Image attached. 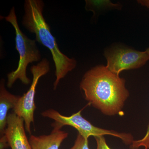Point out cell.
<instances>
[{"mask_svg": "<svg viewBox=\"0 0 149 149\" xmlns=\"http://www.w3.org/2000/svg\"><path fill=\"white\" fill-rule=\"evenodd\" d=\"M86 101L108 116L123 114L129 96L125 80L104 65H97L85 72L80 85Z\"/></svg>", "mask_w": 149, "mask_h": 149, "instance_id": "6da1fadb", "label": "cell"}, {"mask_svg": "<svg viewBox=\"0 0 149 149\" xmlns=\"http://www.w3.org/2000/svg\"><path fill=\"white\" fill-rule=\"evenodd\" d=\"M44 7L45 4L42 0L25 1L21 22L25 29L35 34L37 42L50 51L55 67L56 80L54 83L55 90L60 80L75 68L77 61L68 57L59 49L55 37L43 15Z\"/></svg>", "mask_w": 149, "mask_h": 149, "instance_id": "7a4b0ae2", "label": "cell"}, {"mask_svg": "<svg viewBox=\"0 0 149 149\" xmlns=\"http://www.w3.org/2000/svg\"><path fill=\"white\" fill-rule=\"evenodd\" d=\"M5 19L13 26L15 31L16 49L19 54V61L17 68L7 75V86L10 88L17 80H19L24 85H29L31 80L27 77V68L29 63L39 62L42 55L35 40L29 39L21 31L19 25L15 8L13 7Z\"/></svg>", "mask_w": 149, "mask_h": 149, "instance_id": "3957f363", "label": "cell"}, {"mask_svg": "<svg viewBox=\"0 0 149 149\" xmlns=\"http://www.w3.org/2000/svg\"><path fill=\"white\" fill-rule=\"evenodd\" d=\"M82 110L70 116L61 114L56 110L50 109L43 111L41 115L43 117L52 119L56 125L62 128L65 125H69L75 128L78 133L85 139H88L91 136L94 137L106 136H114L120 139L126 145L132 144L134 141L131 133L119 132L114 130H108L96 127L83 117Z\"/></svg>", "mask_w": 149, "mask_h": 149, "instance_id": "277c9868", "label": "cell"}, {"mask_svg": "<svg viewBox=\"0 0 149 149\" xmlns=\"http://www.w3.org/2000/svg\"><path fill=\"white\" fill-rule=\"evenodd\" d=\"M49 71V62L46 58L31 67L30 71L33 76L32 84L28 91L20 96L13 109L14 113L24 119L25 130L30 134L31 123L34 122V113L36 108L35 99L37 83L40 77Z\"/></svg>", "mask_w": 149, "mask_h": 149, "instance_id": "5b68a950", "label": "cell"}, {"mask_svg": "<svg viewBox=\"0 0 149 149\" xmlns=\"http://www.w3.org/2000/svg\"><path fill=\"white\" fill-rule=\"evenodd\" d=\"M106 65L110 71L119 75L123 70L140 68L149 60L146 51L141 52L131 48L116 46L104 52Z\"/></svg>", "mask_w": 149, "mask_h": 149, "instance_id": "8992f818", "label": "cell"}, {"mask_svg": "<svg viewBox=\"0 0 149 149\" xmlns=\"http://www.w3.org/2000/svg\"><path fill=\"white\" fill-rule=\"evenodd\" d=\"M25 129L23 118L14 112L9 113L5 135L11 149H32Z\"/></svg>", "mask_w": 149, "mask_h": 149, "instance_id": "52a82bcc", "label": "cell"}, {"mask_svg": "<svg viewBox=\"0 0 149 149\" xmlns=\"http://www.w3.org/2000/svg\"><path fill=\"white\" fill-rule=\"evenodd\" d=\"M54 128L49 135H31L29 141L32 149H59L62 143L68 136L67 132L53 123Z\"/></svg>", "mask_w": 149, "mask_h": 149, "instance_id": "ba28073f", "label": "cell"}, {"mask_svg": "<svg viewBox=\"0 0 149 149\" xmlns=\"http://www.w3.org/2000/svg\"><path fill=\"white\" fill-rule=\"evenodd\" d=\"M20 96L15 95L6 89L5 80L2 79L0 83V136L5 135L9 110L14 108Z\"/></svg>", "mask_w": 149, "mask_h": 149, "instance_id": "9c48e42d", "label": "cell"}, {"mask_svg": "<svg viewBox=\"0 0 149 149\" xmlns=\"http://www.w3.org/2000/svg\"><path fill=\"white\" fill-rule=\"evenodd\" d=\"M85 8L91 10L94 15L111 10H120L122 6L119 3H113L110 1H86Z\"/></svg>", "mask_w": 149, "mask_h": 149, "instance_id": "30bf717a", "label": "cell"}, {"mask_svg": "<svg viewBox=\"0 0 149 149\" xmlns=\"http://www.w3.org/2000/svg\"><path fill=\"white\" fill-rule=\"evenodd\" d=\"M141 147H144L145 149H149V123L144 137L139 140H134L130 146L131 149H138Z\"/></svg>", "mask_w": 149, "mask_h": 149, "instance_id": "8fae6325", "label": "cell"}, {"mask_svg": "<svg viewBox=\"0 0 149 149\" xmlns=\"http://www.w3.org/2000/svg\"><path fill=\"white\" fill-rule=\"evenodd\" d=\"M70 149H90L88 139L78 133L73 146Z\"/></svg>", "mask_w": 149, "mask_h": 149, "instance_id": "7c38bea8", "label": "cell"}, {"mask_svg": "<svg viewBox=\"0 0 149 149\" xmlns=\"http://www.w3.org/2000/svg\"><path fill=\"white\" fill-rule=\"evenodd\" d=\"M95 139L97 143L96 149H112L107 144L104 136L95 137Z\"/></svg>", "mask_w": 149, "mask_h": 149, "instance_id": "4fadbf2b", "label": "cell"}, {"mask_svg": "<svg viewBox=\"0 0 149 149\" xmlns=\"http://www.w3.org/2000/svg\"><path fill=\"white\" fill-rule=\"evenodd\" d=\"M1 149H4L9 146L5 135L1 137Z\"/></svg>", "mask_w": 149, "mask_h": 149, "instance_id": "5bb4252c", "label": "cell"}, {"mask_svg": "<svg viewBox=\"0 0 149 149\" xmlns=\"http://www.w3.org/2000/svg\"><path fill=\"white\" fill-rule=\"evenodd\" d=\"M138 2L142 5L146 6L149 8V1H139Z\"/></svg>", "mask_w": 149, "mask_h": 149, "instance_id": "9a60e30c", "label": "cell"}, {"mask_svg": "<svg viewBox=\"0 0 149 149\" xmlns=\"http://www.w3.org/2000/svg\"><path fill=\"white\" fill-rule=\"evenodd\" d=\"M146 52H147V53H148V55L149 56V47L148 48V49H147L146 50Z\"/></svg>", "mask_w": 149, "mask_h": 149, "instance_id": "2e32d148", "label": "cell"}]
</instances>
